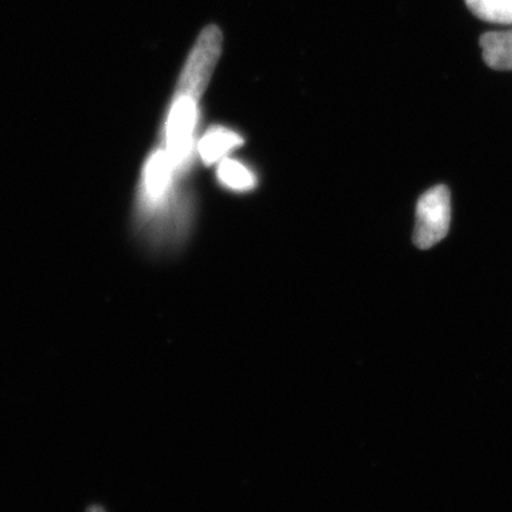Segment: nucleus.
I'll return each mask as SVG.
<instances>
[{
	"instance_id": "nucleus-3",
	"label": "nucleus",
	"mask_w": 512,
	"mask_h": 512,
	"mask_svg": "<svg viewBox=\"0 0 512 512\" xmlns=\"http://www.w3.org/2000/svg\"><path fill=\"white\" fill-rule=\"evenodd\" d=\"M198 100L175 93L173 107L167 123V151L175 170H183L190 163L194 147V127L197 119Z\"/></svg>"
},
{
	"instance_id": "nucleus-5",
	"label": "nucleus",
	"mask_w": 512,
	"mask_h": 512,
	"mask_svg": "<svg viewBox=\"0 0 512 512\" xmlns=\"http://www.w3.org/2000/svg\"><path fill=\"white\" fill-rule=\"evenodd\" d=\"M242 138L227 128H212L200 141L198 151L205 164L211 165L221 161L229 151L241 146Z\"/></svg>"
},
{
	"instance_id": "nucleus-2",
	"label": "nucleus",
	"mask_w": 512,
	"mask_h": 512,
	"mask_svg": "<svg viewBox=\"0 0 512 512\" xmlns=\"http://www.w3.org/2000/svg\"><path fill=\"white\" fill-rule=\"evenodd\" d=\"M451 221V195L446 185H437L421 195L416 211L413 241L429 249L447 237Z\"/></svg>"
},
{
	"instance_id": "nucleus-1",
	"label": "nucleus",
	"mask_w": 512,
	"mask_h": 512,
	"mask_svg": "<svg viewBox=\"0 0 512 512\" xmlns=\"http://www.w3.org/2000/svg\"><path fill=\"white\" fill-rule=\"evenodd\" d=\"M222 40L224 39L218 26L210 25L202 30L185 63L183 74L178 82L177 94H185L200 101L220 60Z\"/></svg>"
},
{
	"instance_id": "nucleus-7",
	"label": "nucleus",
	"mask_w": 512,
	"mask_h": 512,
	"mask_svg": "<svg viewBox=\"0 0 512 512\" xmlns=\"http://www.w3.org/2000/svg\"><path fill=\"white\" fill-rule=\"evenodd\" d=\"M218 178L225 187L234 191H249L256 185L255 175L244 164L235 160H222Z\"/></svg>"
},
{
	"instance_id": "nucleus-8",
	"label": "nucleus",
	"mask_w": 512,
	"mask_h": 512,
	"mask_svg": "<svg viewBox=\"0 0 512 512\" xmlns=\"http://www.w3.org/2000/svg\"><path fill=\"white\" fill-rule=\"evenodd\" d=\"M87 512H104L103 508L100 507H92L87 510Z\"/></svg>"
},
{
	"instance_id": "nucleus-6",
	"label": "nucleus",
	"mask_w": 512,
	"mask_h": 512,
	"mask_svg": "<svg viewBox=\"0 0 512 512\" xmlns=\"http://www.w3.org/2000/svg\"><path fill=\"white\" fill-rule=\"evenodd\" d=\"M466 5L484 22L497 25L512 23V0H466Z\"/></svg>"
},
{
	"instance_id": "nucleus-4",
	"label": "nucleus",
	"mask_w": 512,
	"mask_h": 512,
	"mask_svg": "<svg viewBox=\"0 0 512 512\" xmlns=\"http://www.w3.org/2000/svg\"><path fill=\"white\" fill-rule=\"evenodd\" d=\"M484 62L495 70H512V30L484 33L480 39Z\"/></svg>"
}]
</instances>
